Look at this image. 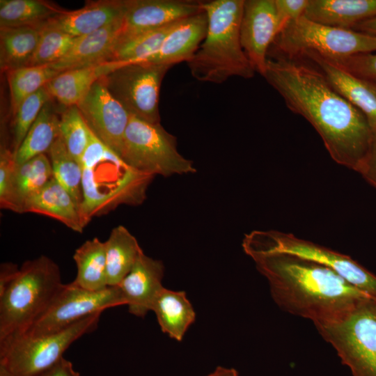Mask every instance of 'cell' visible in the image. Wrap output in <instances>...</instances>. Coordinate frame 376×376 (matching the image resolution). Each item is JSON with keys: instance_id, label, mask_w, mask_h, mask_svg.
Masks as SVG:
<instances>
[{"instance_id": "6da1fadb", "label": "cell", "mask_w": 376, "mask_h": 376, "mask_svg": "<svg viewBox=\"0 0 376 376\" xmlns=\"http://www.w3.org/2000/svg\"><path fill=\"white\" fill-rule=\"evenodd\" d=\"M263 77L290 110L315 128L332 159L358 173L373 137L364 114L336 91L318 68L295 58H268Z\"/></svg>"}, {"instance_id": "7a4b0ae2", "label": "cell", "mask_w": 376, "mask_h": 376, "mask_svg": "<svg viewBox=\"0 0 376 376\" xmlns=\"http://www.w3.org/2000/svg\"><path fill=\"white\" fill-rule=\"evenodd\" d=\"M251 258L267 280L274 302L315 326L341 319L361 300L371 297L332 269L310 260L285 254Z\"/></svg>"}, {"instance_id": "3957f363", "label": "cell", "mask_w": 376, "mask_h": 376, "mask_svg": "<svg viewBox=\"0 0 376 376\" xmlns=\"http://www.w3.org/2000/svg\"><path fill=\"white\" fill-rule=\"evenodd\" d=\"M244 0L203 1L207 17L205 37L187 63L193 77L221 84L232 77L249 79L255 69L241 43L240 24Z\"/></svg>"}, {"instance_id": "277c9868", "label": "cell", "mask_w": 376, "mask_h": 376, "mask_svg": "<svg viewBox=\"0 0 376 376\" xmlns=\"http://www.w3.org/2000/svg\"><path fill=\"white\" fill-rule=\"evenodd\" d=\"M82 203L86 225L121 204L137 205L144 198L154 175L134 170L91 131L89 143L81 160Z\"/></svg>"}, {"instance_id": "5b68a950", "label": "cell", "mask_w": 376, "mask_h": 376, "mask_svg": "<svg viewBox=\"0 0 376 376\" xmlns=\"http://www.w3.org/2000/svg\"><path fill=\"white\" fill-rule=\"evenodd\" d=\"M63 285L60 268L50 258L41 255L24 262L0 295V341L25 333L46 311Z\"/></svg>"}, {"instance_id": "8992f818", "label": "cell", "mask_w": 376, "mask_h": 376, "mask_svg": "<svg viewBox=\"0 0 376 376\" xmlns=\"http://www.w3.org/2000/svg\"><path fill=\"white\" fill-rule=\"evenodd\" d=\"M242 249L249 257L262 254H285L325 266L350 284L376 299V275L350 256L289 233L255 230L246 234Z\"/></svg>"}, {"instance_id": "52a82bcc", "label": "cell", "mask_w": 376, "mask_h": 376, "mask_svg": "<svg viewBox=\"0 0 376 376\" xmlns=\"http://www.w3.org/2000/svg\"><path fill=\"white\" fill-rule=\"evenodd\" d=\"M315 327L353 376H376V299L366 297L341 319Z\"/></svg>"}, {"instance_id": "ba28073f", "label": "cell", "mask_w": 376, "mask_h": 376, "mask_svg": "<svg viewBox=\"0 0 376 376\" xmlns=\"http://www.w3.org/2000/svg\"><path fill=\"white\" fill-rule=\"evenodd\" d=\"M102 313H94L54 334L6 338L0 341V365L15 376H37L63 357L75 341L95 331Z\"/></svg>"}, {"instance_id": "9c48e42d", "label": "cell", "mask_w": 376, "mask_h": 376, "mask_svg": "<svg viewBox=\"0 0 376 376\" xmlns=\"http://www.w3.org/2000/svg\"><path fill=\"white\" fill-rule=\"evenodd\" d=\"M138 171L168 177L194 173L193 162L178 150L177 139L160 123L154 124L130 115L120 156Z\"/></svg>"}, {"instance_id": "30bf717a", "label": "cell", "mask_w": 376, "mask_h": 376, "mask_svg": "<svg viewBox=\"0 0 376 376\" xmlns=\"http://www.w3.org/2000/svg\"><path fill=\"white\" fill-rule=\"evenodd\" d=\"M274 43L281 56L297 58L313 52L329 58L376 52V36L311 21L304 16L288 23Z\"/></svg>"}, {"instance_id": "8fae6325", "label": "cell", "mask_w": 376, "mask_h": 376, "mask_svg": "<svg viewBox=\"0 0 376 376\" xmlns=\"http://www.w3.org/2000/svg\"><path fill=\"white\" fill-rule=\"evenodd\" d=\"M171 67L146 62L125 63L103 78L109 93L130 115L158 124L160 87Z\"/></svg>"}, {"instance_id": "7c38bea8", "label": "cell", "mask_w": 376, "mask_h": 376, "mask_svg": "<svg viewBox=\"0 0 376 376\" xmlns=\"http://www.w3.org/2000/svg\"><path fill=\"white\" fill-rule=\"evenodd\" d=\"M123 305L126 303L118 285L92 291L70 282L63 285L46 311L24 334H54L94 313Z\"/></svg>"}, {"instance_id": "4fadbf2b", "label": "cell", "mask_w": 376, "mask_h": 376, "mask_svg": "<svg viewBox=\"0 0 376 376\" xmlns=\"http://www.w3.org/2000/svg\"><path fill=\"white\" fill-rule=\"evenodd\" d=\"M77 106L93 134L120 157L130 114L109 93L103 77Z\"/></svg>"}, {"instance_id": "5bb4252c", "label": "cell", "mask_w": 376, "mask_h": 376, "mask_svg": "<svg viewBox=\"0 0 376 376\" xmlns=\"http://www.w3.org/2000/svg\"><path fill=\"white\" fill-rule=\"evenodd\" d=\"M274 0H244L240 24L242 48L262 76L267 63V52L283 29Z\"/></svg>"}, {"instance_id": "9a60e30c", "label": "cell", "mask_w": 376, "mask_h": 376, "mask_svg": "<svg viewBox=\"0 0 376 376\" xmlns=\"http://www.w3.org/2000/svg\"><path fill=\"white\" fill-rule=\"evenodd\" d=\"M203 1L189 0H127L120 41L203 11Z\"/></svg>"}, {"instance_id": "2e32d148", "label": "cell", "mask_w": 376, "mask_h": 376, "mask_svg": "<svg viewBox=\"0 0 376 376\" xmlns=\"http://www.w3.org/2000/svg\"><path fill=\"white\" fill-rule=\"evenodd\" d=\"M164 272L161 260L141 253L131 271L118 285L131 314L144 318L151 311L155 297L164 288Z\"/></svg>"}, {"instance_id": "e0dca14e", "label": "cell", "mask_w": 376, "mask_h": 376, "mask_svg": "<svg viewBox=\"0 0 376 376\" xmlns=\"http://www.w3.org/2000/svg\"><path fill=\"white\" fill-rule=\"evenodd\" d=\"M302 56L312 61L331 86L364 114L376 132V87L316 52H307Z\"/></svg>"}, {"instance_id": "ac0fdd59", "label": "cell", "mask_w": 376, "mask_h": 376, "mask_svg": "<svg viewBox=\"0 0 376 376\" xmlns=\"http://www.w3.org/2000/svg\"><path fill=\"white\" fill-rule=\"evenodd\" d=\"M126 8L127 0L89 1L77 10L63 9L44 23L73 37H79L122 19Z\"/></svg>"}, {"instance_id": "d6986e66", "label": "cell", "mask_w": 376, "mask_h": 376, "mask_svg": "<svg viewBox=\"0 0 376 376\" xmlns=\"http://www.w3.org/2000/svg\"><path fill=\"white\" fill-rule=\"evenodd\" d=\"M207 29L205 11L178 21L158 50L142 61L173 66L188 62L203 41Z\"/></svg>"}, {"instance_id": "ffe728a7", "label": "cell", "mask_w": 376, "mask_h": 376, "mask_svg": "<svg viewBox=\"0 0 376 376\" xmlns=\"http://www.w3.org/2000/svg\"><path fill=\"white\" fill-rule=\"evenodd\" d=\"M123 17L91 33L76 37L68 53L50 65L58 72L109 61L122 36Z\"/></svg>"}, {"instance_id": "44dd1931", "label": "cell", "mask_w": 376, "mask_h": 376, "mask_svg": "<svg viewBox=\"0 0 376 376\" xmlns=\"http://www.w3.org/2000/svg\"><path fill=\"white\" fill-rule=\"evenodd\" d=\"M24 212L51 217L79 233L86 227L79 206L54 178L25 202L22 208Z\"/></svg>"}, {"instance_id": "7402d4cb", "label": "cell", "mask_w": 376, "mask_h": 376, "mask_svg": "<svg viewBox=\"0 0 376 376\" xmlns=\"http://www.w3.org/2000/svg\"><path fill=\"white\" fill-rule=\"evenodd\" d=\"M123 63L106 61L61 72L45 86L52 98L65 107L77 105L93 84Z\"/></svg>"}, {"instance_id": "603a6c76", "label": "cell", "mask_w": 376, "mask_h": 376, "mask_svg": "<svg viewBox=\"0 0 376 376\" xmlns=\"http://www.w3.org/2000/svg\"><path fill=\"white\" fill-rule=\"evenodd\" d=\"M304 16L324 25L352 29L376 17V0H309Z\"/></svg>"}, {"instance_id": "cb8c5ba5", "label": "cell", "mask_w": 376, "mask_h": 376, "mask_svg": "<svg viewBox=\"0 0 376 376\" xmlns=\"http://www.w3.org/2000/svg\"><path fill=\"white\" fill-rule=\"evenodd\" d=\"M151 311L155 315L162 332L170 338L181 341L194 322V309L184 291L165 288L155 297Z\"/></svg>"}, {"instance_id": "d4e9b609", "label": "cell", "mask_w": 376, "mask_h": 376, "mask_svg": "<svg viewBox=\"0 0 376 376\" xmlns=\"http://www.w3.org/2000/svg\"><path fill=\"white\" fill-rule=\"evenodd\" d=\"M107 276L109 286H117L129 274L143 251L127 228H113L104 241Z\"/></svg>"}, {"instance_id": "484cf974", "label": "cell", "mask_w": 376, "mask_h": 376, "mask_svg": "<svg viewBox=\"0 0 376 376\" xmlns=\"http://www.w3.org/2000/svg\"><path fill=\"white\" fill-rule=\"evenodd\" d=\"M77 266L75 285L92 291L109 287L104 242L94 237L85 241L73 254Z\"/></svg>"}, {"instance_id": "4316f807", "label": "cell", "mask_w": 376, "mask_h": 376, "mask_svg": "<svg viewBox=\"0 0 376 376\" xmlns=\"http://www.w3.org/2000/svg\"><path fill=\"white\" fill-rule=\"evenodd\" d=\"M40 30L37 26L0 27V66L8 72L27 66L36 49Z\"/></svg>"}, {"instance_id": "83f0119b", "label": "cell", "mask_w": 376, "mask_h": 376, "mask_svg": "<svg viewBox=\"0 0 376 376\" xmlns=\"http://www.w3.org/2000/svg\"><path fill=\"white\" fill-rule=\"evenodd\" d=\"M54 178L52 164L46 154L39 155L23 164H16L13 179V212L22 213L25 202Z\"/></svg>"}, {"instance_id": "f1b7e54d", "label": "cell", "mask_w": 376, "mask_h": 376, "mask_svg": "<svg viewBox=\"0 0 376 376\" xmlns=\"http://www.w3.org/2000/svg\"><path fill=\"white\" fill-rule=\"evenodd\" d=\"M60 116L52 100L41 109L15 153L16 164L19 165L41 154L47 153L59 136Z\"/></svg>"}, {"instance_id": "f546056e", "label": "cell", "mask_w": 376, "mask_h": 376, "mask_svg": "<svg viewBox=\"0 0 376 376\" xmlns=\"http://www.w3.org/2000/svg\"><path fill=\"white\" fill-rule=\"evenodd\" d=\"M62 10L44 0H0V27L37 26Z\"/></svg>"}, {"instance_id": "4dcf8cb0", "label": "cell", "mask_w": 376, "mask_h": 376, "mask_svg": "<svg viewBox=\"0 0 376 376\" xmlns=\"http://www.w3.org/2000/svg\"><path fill=\"white\" fill-rule=\"evenodd\" d=\"M47 155L52 164L54 178L68 191L81 207L83 175L81 163L70 154L60 134Z\"/></svg>"}, {"instance_id": "1f68e13d", "label": "cell", "mask_w": 376, "mask_h": 376, "mask_svg": "<svg viewBox=\"0 0 376 376\" xmlns=\"http://www.w3.org/2000/svg\"><path fill=\"white\" fill-rule=\"evenodd\" d=\"M6 73L13 113L25 98L45 86L61 72L45 65H27Z\"/></svg>"}, {"instance_id": "d6a6232c", "label": "cell", "mask_w": 376, "mask_h": 376, "mask_svg": "<svg viewBox=\"0 0 376 376\" xmlns=\"http://www.w3.org/2000/svg\"><path fill=\"white\" fill-rule=\"evenodd\" d=\"M177 22L120 41L109 61L130 63L143 61L158 50Z\"/></svg>"}, {"instance_id": "836d02e7", "label": "cell", "mask_w": 376, "mask_h": 376, "mask_svg": "<svg viewBox=\"0 0 376 376\" xmlns=\"http://www.w3.org/2000/svg\"><path fill=\"white\" fill-rule=\"evenodd\" d=\"M59 134L70 154L81 163L89 143L91 130L77 105L66 107L61 113Z\"/></svg>"}, {"instance_id": "e575fe53", "label": "cell", "mask_w": 376, "mask_h": 376, "mask_svg": "<svg viewBox=\"0 0 376 376\" xmlns=\"http://www.w3.org/2000/svg\"><path fill=\"white\" fill-rule=\"evenodd\" d=\"M37 27L40 30V38L28 65H51L57 62L68 53L76 38L45 23Z\"/></svg>"}, {"instance_id": "d590c367", "label": "cell", "mask_w": 376, "mask_h": 376, "mask_svg": "<svg viewBox=\"0 0 376 376\" xmlns=\"http://www.w3.org/2000/svg\"><path fill=\"white\" fill-rule=\"evenodd\" d=\"M46 86L25 98L13 113L10 148L16 153L44 105L52 100Z\"/></svg>"}, {"instance_id": "8d00e7d4", "label": "cell", "mask_w": 376, "mask_h": 376, "mask_svg": "<svg viewBox=\"0 0 376 376\" xmlns=\"http://www.w3.org/2000/svg\"><path fill=\"white\" fill-rule=\"evenodd\" d=\"M16 167L15 155L3 140L0 148V206L13 210V179Z\"/></svg>"}, {"instance_id": "74e56055", "label": "cell", "mask_w": 376, "mask_h": 376, "mask_svg": "<svg viewBox=\"0 0 376 376\" xmlns=\"http://www.w3.org/2000/svg\"><path fill=\"white\" fill-rule=\"evenodd\" d=\"M327 58L358 77L366 80H376V52Z\"/></svg>"}, {"instance_id": "f35d334b", "label": "cell", "mask_w": 376, "mask_h": 376, "mask_svg": "<svg viewBox=\"0 0 376 376\" xmlns=\"http://www.w3.org/2000/svg\"><path fill=\"white\" fill-rule=\"evenodd\" d=\"M308 1L309 0H274L279 16L284 27L288 23L304 15Z\"/></svg>"}, {"instance_id": "ab89813d", "label": "cell", "mask_w": 376, "mask_h": 376, "mask_svg": "<svg viewBox=\"0 0 376 376\" xmlns=\"http://www.w3.org/2000/svg\"><path fill=\"white\" fill-rule=\"evenodd\" d=\"M358 173L368 183L376 189V132H373L370 149Z\"/></svg>"}, {"instance_id": "60d3db41", "label": "cell", "mask_w": 376, "mask_h": 376, "mask_svg": "<svg viewBox=\"0 0 376 376\" xmlns=\"http://www.w3.org/2000/svg\"><path fill=\"white\" fill-rule=\"evenodd\" d=\"M37 376H80V374L75 370L72 362L63 357Z\"/></svg>"}, {"instance_id": "b9f144b4", "label": "cell", "mask_w": 376, "mask_h": 376, "mask_svg": "<svg viewBox=\"0 0 376 376\" xmlns=\"http://www.w3.org/2000/svg\"><path fill=\"white\" fill-rule=\"evenodd\" d=\"M19 267L13 263H3L0 266V295L12 283L17 276Z\"/></svg>"}, {"instance_id": "7bdbcfd3", "label": "cell", "mask_w": 376, "mask_h": 376, "mask_svg": "<svg viewBox=\"0 0 376 376\" xmlns=\"http://www.w3.org/2000/svg\"><path fill=\"white\" fill-rule=\"evenodd\" d=\"M352 30L376 36V17L357 24Z\"/></svg>"}, {"instance_id": "ee69618b", "label": "cell", "mask_w": 376, "mask_h": 376, "mask_svg": "<svg viewBox=\"0 0 376 376\" xmlns=\"http://www.w3.org/2000/svg\"><path fill=\"white\" fill-rule=\"evenodd\" d=\"M205 376H238V372L233 368L217 366L214 371Z\"/></svg>"}, {"instance_id": "f6af8a7d", "label": "cell", "mask_w": 376, "mask_h": 376, "mask_svg": "<svg viewBox=\"0 0 376 376\" xmlns=\"http://www.w3.org/2000/svg\"><path fill=\"white\" fill-rule=\"evenodd\" d=\"M0 376H15L4 366L0 365Z\"/></svg>"}, {"instance_id": "bcb514c9", "label": "cell", "mask_w": 376, "mask_h": 376, "mask_svg": "<svg viewBox=\"0 0 376 376\" xmlns=\"http://www.w3.org/2000/svg\"><path fill=\"white\" fill-rule=\"evenodd\" d=\"M370 81L376 87V80H368Z\"/></svg>"}]
</instances>
